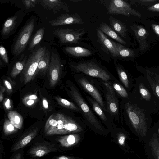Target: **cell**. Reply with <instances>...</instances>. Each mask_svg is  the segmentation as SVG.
I'll list each match as a JSON object with an SVG mask.
<instances>
[{"label":"cell","instance_id":"obj_1","mask_svg":"<svg viewBox=\"0 0 159 159\" xmlns=\"http://www.w3.org/2000/svg\"><path fill=\"white\" fill-rule=\"evenodd\" d=\"M120 103V120L131 125L137 134L145 136L147 131L145 112L138 104L131 93L128 98L121 99Z\"/></svg>","mask_w":159,"mask_h":159},{"label":"cell","instance_id":"obj_2","mask_svg":"<svg viewBox=\"0 0 159 159\" xmlns=\"http://www.w3.org/2000/svg\"><path fill=\"white\" fill-rule=\"evenodd\" d=\"M68 66L74 73H82L106 82L118 81L102 63L96 59L69 62Z\"/></svg>","mask_w":159,"mask_h":159},{"label":"cell","instance_id":"obj_3","mask_svg":"<svg viewBox=\"0 0 159 159\" xmlns=\"http://www.w3.org/2000/svg\"><path fill=\"white\" fill-rule=\"evenodd\" d=\"M66 91L69 96L80 109L81 114L87 124L93 128L102 129V125L93 111L85 101L77 86L73 82L67 83Z\"/></svg>","mask_w":159,"mask_h":159},{"label":"cell","instance_id":"obj_4","mask_svg":"<svg viewBox=\"0 0 159 159\" xmlns=\"http://www.w3.org/2000/svg\"><path fill=\"white\" fill-rule=\"evenodd\" d=\"M73 77L78 86L95 99L103 110L108 113L99 79L82 73H74Z\"/></svg>","mask_w":159,"mask_h":159},{"label":"cell","instance_id":"obj_5","mask_svg":"<svg viewBox=\"0 0 159 159\" xmlns=\"http://www.w3.org/2000/svg\"><path fill=\"white\" fill-rule=\"evenodd\" d=\"M99 80L102 89L106 110L114 120L119 122L120 120L119 98L113 88L112 82L99 79Z\"/></svg>","mask_w":159,"mask_h":159},{"label":"cell","instance_id":"obj_6","mask_svg":"<svg viewBox=\"0 0 159 159\" xmlns=\"http://www.w3.org/2000/svg\"><path fill=\"white\" fill-rule=\"evenodd\" d=\"M35 24V20L31 17L21 29L12 45L11 53L13 55L18 56L24 51L31 37Z\"/></svg>","mask_w":159,"mask_h":159},{"label":"cell","instance_id":"obj_7","mask_svg":"<svg viewBox=\"0 0 159 159\" xmlns=\"http://www.w3.org/2000/svg\"><path fill=\"white\" fill-rule=\"evenodd\" d=\"M43 47H39L28 57L23 70L25 84L30 82L35 77L39 62L43 55Z\"/></svg>","mask_w":159,"mask_h":159},{"label":"cell","instance_id":"obj_8","mask_svg":"<svg viewBox=\"0 0 159 159\" xmlns=\"http://www.w3.org/2000/svg\"><path fill=\"white\" fill-rule=\"evenodd\" d=\"M83 29L59 28L54 30L53 34L62 44L79 43L85 33Z\"/></svg>","mask_w":159,"mask_h":159},{"label":"cell","instance_id":"obj_9","mask_svg":"<svg viewBox=\"0 0 159 159\" xmlns=\"http://www.w3.org/2000/svg\"><path fill=\"white\" fill-rule=\"evenodd\" d=\"M107 12L111 15H122L128 17L133 15L140 18L141 15L125 1L111 0L107 8Z\"/></svg>","mask_w":159,"mask_h":159},{"label":"cell","instance_id":"obj_10","mask_svg":"<svg viewBox=\"0 0 159 159\" xmlns=\"http://www.w3.org/2000/svg\"><path fill=\"white\" fill-rule=\"evenodd\" d=\"M62 65L58 55L52 52L49 66L48 70L49 84L51 86H55L60 79Z\"/></svg>","mask_w":159,"mask_h":159},{"label":"cell","instance_id":"obj_11","mask_svg":"<svg viewBox=\"0 0 159 159\" xmlns=\"http://www.w3.org/2000/svg\"><path fill=\"white\" fill-rule=\"evenodd\" d=\"M49 22L52 26L84 24L83 19L76 13L71 14L67 13L61 14Z\"/></svg>","mask_w":159,"mask_h":159},{"label":"cell","instance_id":"obj_12","mask_svg":"<svg viewBox=\"0 0 159 159\" xmlns=\"http://www.w3.org/2000/svg\"><path fill=\"white\" fill-rule=\"evenodd\" d=\"M85 97L93 111L104 124L107 126L113 124L114 120L108 113L103 110L95 99L88 95H86Z\"/></svg>","mask_w":159,"mask_h":159},{"label":"cell","instance_id":"obj_13","mask_svg":"<svg viewBox=\"0 0 159 159\" xmlns=\"http://www.w3.org/2000/svg\"><path fill=\"white\" fill-rule=\"evenodd\" d=\"M96 31L97 36L101 44L114 58V60L118 59V53L113 44L112 40L110 39L98 28L97 29Z\"/></svg>","mask_w":159,"mask_h":159},{"label":"cell","instance_id":"obj_14","mask_svg":"<svg viewBox=\"0 0 159 159\" xmlns=\"http://www.w3.org/2000/svg\"><path fill=\"white\" fill-rule=\"evenodd\" d=\"M39 3L42 8L52 11L54 14L61 10L67 12L70 11L69 5L61 0H40Z\"/></svg>","mask_w":159,"mask_h":159},{"label":"cell","instance_id":"obj_15","mask_svg":"<svg viewBox=\"0 0 159 159\" xmlns=\"http://www.w3.org/2000/svg\"><path fill=\"white\" fill-rule=\"evenodd\" d=\"M19 22L18 14L7 18L4 22L1 31L2 37L5 39L10 36L17 27Z\"/></svg>","mask_w":159,"mask_h":159},{"label":"cell","instance_id":"obj_16","mask_svg":"<svg viewBox=\"0 0 159 159\" xmlns=\"http://www.w3.org/2000/svg\"><path fill=\"white\" fill-rule=\"evenodd\" d=\"M130 27L134 32L140 49L142 50H145L148 46L146 40L147 32L145 29L141 26L136 25H131Z\"/></svg>","mask_w":159,"mask_h":159},{"label":"cell","instance_id":"obj_17","mask_svg":"<svg viewBox=\"0 0 159 159\" xmlns=\"http://www.w3.org/2000/svg\"><path fill=\"white\" fill-rule=\"evenodd\" d=\"M114 63L120 81L129 91L132 86L131 79L125 69L117 60H114Z\"/></svg>","mask_w":159,"mask_h":159},{"label":"cell","instance_id":"obj_18","mask_svg":"<svg viewBox=\"0 0 159 159\" xmlns=\"http://www.w3.org/2000/svg\"><path fill=\"white\" fill-rule=\"evenodd\" d=\"M50 53L45 47H44L43 55L39 62L35 76L39 74L45 75L48 70L50 61Z\"/></svg>","mask_w":159,"mask_h":159},{"label":"cell","instance_id":"obj_19","mask_svg":"<svg viewBox=\"0 0 159 159\" xmlns=\"http://www.w3.org/2000/svg\"><path fill=\"white\" fill-rule=\"evenodd\" d=\"M145 75L154 94L159 100V75L146 69Z\"/></svg>","mask_w":159,"mask_h":159},{"label":"cell","instance_id":"obj_20","mask_svg":"<svg viewBox=\"0 0 159 159\" xmlns=\"http://www.w3.org/2000/svg\"><path fill=\"white\" fill-rule=\"evenodd\" d=\"M64 50L70 56L77 58L89 57L92 54L89 49L80 46L66 47Z\"/></svg>","mask_w":159,"mask_h":159},{"label":"cell","instance_id":"obj_21","mask_svg":"<svg viewBox=\"0 0 159 159\" xmlns=\"http://www.w3.org/2000/svg\"><path fill=\"white\" fill-rule=\"evenodd\" d=\"M109 21L111 28L119 35L127 39L126 33L128 29L126 26L121 21L110 16Z\"/></svg>","mask_w":159,"mask_h":159},{"label":"cell","instance_id":"obj_22","mask_svg":"<svg viewBox=\"0 0 159 159\" xmlns=\"http://www.w3.org/2000/svg\"><path fill=\"white\" fill-rule=\"evenodd\" d=\"M105 34L123 45H126V42L110 27L105 23H102L98 28Z\"/></svg>","mask_w":159,"mask_h":159},{"label":"cell","instance_id":"obj_23","mask_svg":"<svg viewBox=\"0 0 159 159\" xmlns=\"http://www.w3.org/2000/svg\"><path fill=\"white\" fill-rule=\"evenodd\" d=\"M38 130L37 128L33 130L30 133L25 135L19 140L13 146L11 151L14 152L20 149L30 142L31 140L36 136Z\"/></svg>","mask_w":159,"mask_h":159},{"label":"cell","instance_id":"obj_24","mask_svg":"<svg viewBox=\"0 0 159 159\" xmlns=\"http://www.w3.org/2000/svg\"><path fill=\"white\" fill-rule=\"evenodd\" d=\"M112 41L118 52V59L121 60L123 58L131 57L135 55L134 52L132 49L127 48L112 40Z\"/></svg>","mask_w":159,"mask_h":159},{"label":"cell","instance_id":"obj_25","mask_svg":"<svg viewBox=\"0 0 159 159\" xmlns=\"http://www.w3.org/2000/svg\"><path fill=\"white\" fill-rule=\"evenodd\" d=\"M27 59V57L23 54L21 55L11 71L10 75L11 77H16L23 70Z\"/></svg>","mask_w":159,"mask_h":159},{"label":"cell","instance_id":"obj_26","mask_svg":"<svg viewBox=\"0 0 159 159\" xmlns=\"http://www.w3.org/2000/svg\"><path fill=\"white\" fill-rule=\"evenodd\" d=\"M7 116L10 122L17 128L21 129L22 126L23 119L22 116L15 111H10Z\"/></svg>","mask_w":159,"mask_h":159},{"label":"cell","instance_id":"obj_27","mask_svg":"<svg viewBox=\"0 0 159 159\" xmlns=\"http://www.w3.org/2000/svg\"><path fill=\"white\" fill-rule=\"evenodd\" d=\"M55 98L58 104L61 106L81 114L80 109L75 103L59 97H55Z\"/></svg>","mask_w":159,"mask_h":159},{"label":"cell","instance_id":"obj_28","mask_svg":"<svg viewBox=\"0 0 159 159\" xmlns=\"http://www.w3.org/2000/svg\"><path fill=\"white\" fill-rule=\"evenodd\" d=\"M113 88L119 98L121 99L128 98L129 96L128 91L122 86L119 81L112 82Z\"/></svg>","mask_w":159,"mask_h":159},{"label":"cell","instance_id":"obj_29","mask_svg":"<svg viewBox=\"0 0 159 159\" xmlns=\"http://www.w3.org/2000/svg\"><path fill=\"white\" fill-rule=\"evenodd\" d=\"M45 31V28L41 27L36 31L29 46L28 50L29 51L32 49L41 41L44 35Z\"/></svg>","mask_w":159,"mask_h":159},{"label":"cell","instance_id":"obj_30","mask_svg":"<svg viewBox=\"0 0 159 159\" xmlns=\"http://www.w3.org/2000/svg\"><path fill=\"white\" fill-rule=\"evenodd\" d=\"M50 152V149L44 146H39L34 147L30 151V154L35 157H41Z\"/></svg>","mask_w":159,"mask_h":159},{"label":"cell","instance_id":"obj_31","mask_svg":"<svg viewBox=\"0 0 159 159\" xmlns=\"http://www.w3.org/2000/svg\"><path fill=\"white\" fill-rule=\"evenodd\" d=\"M57 113L51 115L46 123L44 127L45 133L55 128L57 125Z\"/></svg>","mask_w":159,"mask_h":159},{"label":"cell","instance_id":"obj_32","mask_svg":"<svg viewBox=\"0 0 159 159\" xmlns=\"http://www.w3.org/2000/svg\"><path fill=\"white\" fill-rule=\"evenodd\" d=\"M39 100L36 94H31L24 96L22 99L23 104L26 106L32 107L34 106Z\"/></svg>","mask_w":159,"mask_h":159},{"label":"cell","instance_id":"obj_33","mask_svg":"<svg viewBox=\"0 0 159 159\" xmlns=\"http://www.w3.org/2000/svg\"><path fill=\"white\" fill-rule=\"evenodd\" d=\"M75 136L70 134L62 136L58 139V141L63 146L68 147L74 144L75 142Z\"/></svg>","mask_w":159,"mask_h":159},{"label":"cell","instance_id":"obj_34","mask_svg":"<svg viewBox=\"0 0 159 159\" xmlns=\"http://www.w3.org/2000/svg\"><path fill=\"white\" fill-rule=\"evenodd\" d=\"M150 145L152 151L157 159H159V139L157 136L153 135L150 140Z\"/></svg>","mask_w":159,"mask_h":159},{"label":"cell","instance_id":"obj_35","mask_svg":"<svg viewBox=\"0 0 159 159\" xmlns=\"http://www.w3.org/2000/svg\"><path fill=\"white\" fill-rule=\"evenodd\" d=\"M139 86V93L142 98L145 101H150L152 96L148 89L142 83H140Z\"/></svg>","mask_w":159,"mask_h":159},{"label":"cell","instance_id":"obj_36","mask_svg":"<svg viewBox=\"0 0 159 159\" xmlns=\"http://www.w3.org/2000/svg\"><path fill=\"white\" fill-rule=\"evenodd\" d=\"M3 129L6 134H9L16 132L18 129L9 120L6 119L4 121Z\"/></svg>","mask_w":159,"mask_h":159},{"label":"cell","instance_id":"obj_37","mask_svg":"<svg viewBox=\"0 0 159 159\" xmlns=\"http://www.w3.org/2000/svg\"><path fill=\"white\" fill-rule=\"evenodd\" d=\"M39 0H22V3L27 9L34 8L35 5L40 2Z\"/></svg>","mask_w":159,"mask_h":159},{"label":"cell","instance_id":"obj_38","mask_svg":"<svg viewBox=\"0 0 159 159\" xmlns=\"http://www.w3.org/2000/svg\"><path fill=\"white\" fill-rule=\"evenodd\" d=\"M0 55L2 60L7 64L8 63V58L5 48L2 45L0 46Z\"/></svg>","mask_w":159,"mask_h":159},{"label":"cell","instance_id":"obj_39","mask_svg":"<svg viewBox=\"0 0 159 159\" xmlns=\"http://www.w3.org/2000/svg\"><path fill=\"white\" fill-rule=\"evenodd\" d=\"M3 104V107L6 110L10 111L13 108V105L12 101L8 98H6L4 99Z\"/></svg>","mask_w":159,"mask_h":159},{"label":"cell","instance_id":"obj_40","mask_svg":"<svg viewBox=\"0 0 159 159\" xmlns=\"http://www.w3.org/2000/svg\"><path fill=\"white\" fill-rule=\"evenodd\" d=\"M3 82L7 93L9 94H11L13 91V88L11 83L9 81L6 79H4Z\"/></svg>","mask_w":159,"mask_h":159},{"label":"cell","instance_id":"obj_41","mask_svg":"<svg viewBox=\"0 0 159 159\" xmlns=\"http://www.w3.org/2000/svg\"><path fill=\"white\" fill-rule=\"evenodd\" d=\"M41 103L43 108L46 110L49 108V104L47 100L45 97H43L41 100Z\"/></svg>","mask_w":159,"mask_h":159},{"label":"cell","instance_id":"obj_42","mask_svg":"<svg viewBox=\"0 0 159 159\" xmlns=\"http://www.w3.org/2000/svg\"><path fill=\"white\" fill-rule=\"evenodd\" d=\"M149 11H159V3L156 4L148 8Z\"/></svg>","mask_w":159,"mask_h":159},{"label":"cell","instance_id":"obj_43","mask_svg":"<svg viewBox=\"0 0 159 159\" xmlns=\"http://www.w3.org/2000/svg\"><path fill=\"white\" fill-rule=\"evenodd\" d=\"M6 90L5 87L1 85L0 86V102L2 101L4 98V93Z\"/></svg>","mask_w":159,"mask_h":159},{"label":"cell","instance_id":"obj_44","mask_svg":"<svg viewBox=\"0 0 159 159\" xmlns=\"http://www.w3.org/2000/svg\"><path fill=\"white\" fill-rule=\"evenodd\" d=\"M152 26L155 33L159 37V25L156 24H152Z\"/></svg>","mask_w":159,"mask_h":159},{"label":"cell","instance_id":"obj_45","mask_svg":"<svg viewBox=\"0 0 159 159\" xmlns=\"http://www.w3.org/2000/svg\"><path fill=\"white\" fill-rule=\"evenodd\" d=\"M125 137L124 136H121L120 137L119 139V143L121 145L124 144L125 141Z\"/></svg>","mask_w":159,"mask_h":159},{"label":"cell","instance_id":"obj_46","mask_svg":"<svg viewBox=\"0 0 159 159\" xmlns=\"http://www.w3.org/2000/svg\"><path fill=\"white\" fill-rule=\"evenodd\" d=\"M13 159H21V157L20 153L17 154L13 158Z\"/></svg>","mask_w":159,"mask_h":159},{"label":"cell","instance_id":"obj_47","mask_svg":"<svg viewBox=\"0 0 159 159\" xmlns=\"http://www.w3.org/2000/svg\"><path fill=\"white\" fill-rule=\"evenodd\" d=\"M139 1L144 2L152 3L156 1V0H142Z\"/></svg>","mask_w":159,"mask_h":159},{"label":"cell","instance_id":"obj_48","mask_svg":"<svg viewBox=\"0 0 159 159\" xmlns=\"http://www.w3.org/2000/svg\"><path fill=\"white\" fill-rule=\"evenodd\" d=\"M57 159H71L70 157L65 156H61L58 157Z\"/></svg>","mask_w":159,"mask_h":159},{"label":"cell","instance_id":"obj_49","mask_svg":"<svg viewBox=\"0 0 159 159\" xmlns=\"http://www.w3.org/2000/svg\"><path fill=\"white\" fill-rule=\"evenodd\" d=\"M69 1L74 3L80 2L83 1V0H69Z\"/></svg>","mask_w":159,"mask_h":159},{"label":"cell","instance_id":"obj_50","mask_svg":"<svg viewBox=\"0 0 159 159\" xmlns=\"http://www.w3.org/2000/svg\"></svg>","mask_w":159,"mask_h":159}]
</instances>
